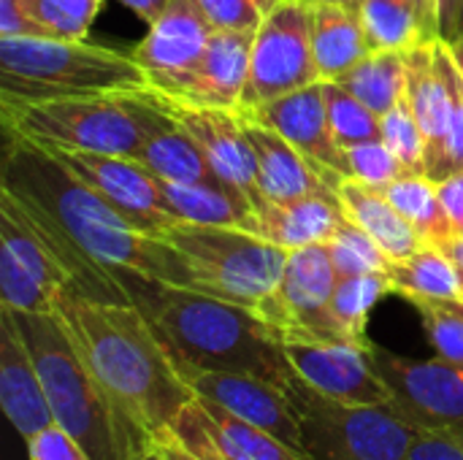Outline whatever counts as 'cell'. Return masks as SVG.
Returning a JSON list of instances; mask_svg holds the SVG:
<instances>
[{"label": "cell", "instance_id": "obj_1", "mask_svg": "<svg viewBox=\"0 0 463 460\" xmlns=\"http://www.w3.org/2000/svg\"><path fill=\"white\" fill-rule=\"evenodd\" d=\"M54 314L114 407L152 442L195 401V390L136 304L95 301L71 290L60 296Z\"/></svg>", "mask_w": 463, "mask_h": 460}, {"label": "cell", "instance_id": "obj_2", "mask_svg": "<svg viewBox=\"0 0 463 460\" xmlns=\"http://www.w3.org/2000/svg\"><path fill=\"white\" fill-rule=\"evenodd\" d=\"M3 187L41 209L92 260L114 274L193 290L190 268L168 241L138 230L41 144L5 133Z\"/></svg>", "mask_w": 463, "mask_h": 460}, {"label": "cell", "instance_id": "obj_3", "mask_svg": "<svg viewBox=\"0 0 463 460\" xmlns=\"http://www.w3.org/2000/svg\"><path fill=\"white\" fill-rule=\"evenodd\" d=\"M119 279L184 380L198 371H241L282 388L296 380L282 336L255 309L133 274H119Z\"/></svg>", "mask_w": 463, "mask_h": 460}, {"label": "cell", "instance_id": "obj_4", "mask_svg": "<svg viewBox=\"0 0 463 460\" xmlns=\"http://www.w3.org/2000/svg\"><path fill=\"white\" fill-rule=\"evenodd\" d=\"M22 342L38 369L52 418L92 460H138L152 450V437L128 420L98 385L62 320L33 312H14Z\"/></svg>", "mask_w": 463, "mask_h": 460}, {"label": "cell", "instance_id": "obj_5", "mask_svg": "<svg viewBox=\"0 0 463 460\" xmlns=\"http://www.w3.org/2000/svg\"><path fill=\"white\" fill-rule=\"evenodd\" d=\"M146 89H152L149 76L133 54L87 38H0V100L5 103L136 95Z\"/></svg>", "mask_w": 463, "mask_h": 460}, {"label": "cell", "instance_id": "obj_6", "mask_svg": "<svg viewBox=\"0 0 463 460\" xmlns=\"http://www.w3.org/2000/svg\"><path fill=\"white\" fill-rule=\"evenodd\" d=\"M160 239L187 263L193 290L255 312L277 290L290 255L258 233L225 225L174 222Z\"/></svg>", "mask_w": 463, "mask_h": 460}, {"label": "cell", "instance_id": "obj_7", "mask_svg": "<svg viewBox=\"0 0 463 460\" xmlns=\"http://www.w3.org/2000/svg\"><path fill=\"white\" fill-rule=\"evenodd\" d=\"M307 460H410L420 434L391 404L358 407L326 399L304 380L288 385Z\"/></svg>", "mask_w": 463, "mask_h": 460}, {"label": "cell", "instance_id": "obj_8", "mask_svg": "<svg viewBox=\"0 0 463 460\" xmlns=\"http://www.w3.org/2000/svg\"><path fill=\"white\" fill-rule=\"evenodd\" d=\"M3 130L38 144L133 157L141 152L144 133L125 95L60 98L41 103L0 100Z\"/></svg>", "mask_w": 463, "mask_h": 460}, {"label": "cell", "instance_id": "obj_9", "mask_svg": "<svg viewBox=\"0 0 463 460\" xmlns=\"http://www.w3.org/2000/svg\"><path fill=\"white\" fill-rule=\"evenodd\" d=\"M312 0H277L266 11L255 30L250 81L241 108H258L288 92L323 81L312 49Z\"/></svg>", "mask_w": 463, "mask_h": 460}, {"label": "cell", "instance_id": "obj_10", "mask_svg": "<svg viewBox=\"0 0 463 460\" xmlns=\"http://www.w3.org/2000/svg\"><path fill=\"white\" fill-rule=\"evenodd\" d=\"M336 282L339 274L326 244L290 249L285 274L258 314L282 342H350L331 306Z\"/></svg>", "mask_w": 463, "mask_h": 460}, {"label": "cell", "instance_id": "obj_11", "mask_svg": "<svg viewBox=\"0 0 463 460\" xmlns=\"http://www.w3.org/2000/svg\"><path fill=\"white\" fill-rule=\"evenodd\" d=\"M369 358L391 390V407L415 428L463 439V371L442 358H404L369 344Z\"/></svg>", "mask_w": 463, "mask_h": 460}, {"label": "cell", "instance_id": "obj_12", "mask_svg": "<svg viewBox=\"0 0 463 460\" xmlns=\"http://www.w3.org/2000/svg\"><path fill=\"white\" fill-rule=\"evenodd\" d=\"M41 146L49 149L71 174H76L84 184H90L100 198H106L119 214H125L138 230L160 236L165 228L176 222L163 201L157 176L149 168H144L138 160L65 149L52 144H41Z\"/></svg>", "mask_w": 463, "mask_h": 460}, {"label": "cell", "instance_id": "obj_13", "mask_svg": "<svg viewBox=\"0 0 463 460\" xmlns=\"http://www.w3.org/2000/svg\"><path fill=\"white\" fill-rule=\"evenodd\" d=\"M214 24L198 0H171L165 14L149 24L133 57L149 76L155 92L182 98L206 54Z\"/></svg>", "mask_w": 463, "mask_h": 460}, {"label": "cell", "instance_id": "obj_14", "mask_svg": "<svg viewBox=\"0 0 463 460\" xmlns=\"http://www.w3.org/2000/svg\"><path fill=\"white\" fill-rule=\"evenodd\" d=\"M155 95L184 125V130L203 146L212 168L225 182V187L239 201H244L252 211H258L266 203V195L260 190L258 163H255L252 146L247 141V133L239 122V114L228 111V108L184 103V100H176V98H168L160 92H155Z\"/></svg>", "mask_w": 463, "mask_h": 460}, {"label": "cell", "instance_id": "obj_15", "mask_svg": "<svg viewBox=\"0 0 463 460\" xmlns=\"http://www.w3.org/2000/svg\"><path fill=\"white\" fill-rule=\"evenodd\" d=\"M285 355L296 377L326 399L358 407L391 404V390L377 374L369 347L353 342H285Z\"/></svg>", "mask_w": 463, "mask_h": 460}, {"label": "cell", "instance_id": "obj_16", "mask_svg": "<svg viewBox=\"0 0 463 460\" xmlns=\"http://www.w3.org/2000/svg\"><path fill=\"white\" fill-rule=\"evenodd\" d=\"M125 100H128V106H130V111H133L136 122L141 125V133H144L141 152L136 155V160L144 168H149L155 176L168 179V182L220 187V190L231 192L225 187V182L217 176V171L212 168L203 146L157 100V95L152 89L136 92V95H125Z\"/></svg>", "mask_w": 463, "mask_h": 460}, {"label": "cell", "instance_id": "obj_17", "mask_svg": "<svg viewBox=\"0 0 463 460\" xmlns=\"http://www.w3.org/2000/svg\"><path fill=\"white\" fill-rule=\"evenodd\" d=\"M244 111H250L255 119H260L269 127H274L277 133H282L323 174V179L334 190H339V184L353 176L347 152L336 141L331 119H328L323 81H315V84L288 92L266 106L244 108Z\"/></svg>", "mask_w": 463, "mask_h": 460}, {"label": "cell", "instance_id": "obj_18", "mask_svg": "<svg viewBox=\"0 0 463 460\" xmlns=\"http://www.w3.org/2000/svg\"><path fill=\"white\" fill-rule=\"evenodd\" d=\"M187 385L198 399L225 407L304 455L301 420L288 388L241 371H198L187 377Z\"/></svg>", "mask_w": 463, "mask_h": 460}, {"label": "cell", "instance_id": "obj_19", "mask_svg": "<svg viewBox=\"0 0 463 460\" xmlns=\"http://www.w3.org/2000/svg\"><path fill=\"white\" fill-rule=\"evenodd\" d=\"M456 65L458 62L448 41L420 43L404 52V68H407L404 95L426 136V174L437 163L442 144H445V133H448V122L453 111Z\"/></svg>", "mask_w": 463, "mask_h": 460}, {"label": "cell", "instance_id": "obj_20", "mask_svg": "<svg viewBox=\"0 0 463 460\" xmlns=\"http://www.w3.org/2000/svg\"><path fill=\"white\" fill-rule=\"evenodd\" d=\"M236 114L252 146L260 190L266 201H293V198H309V195L339 201L336 190L323 179V174L282 133L255 119L244 108H239Z\"/></svg>", "mask_w": 463, "mask_h": 460}, {"label": "cell", "instance_id": "obj_21", "mask_svg": "<svg viewBox=\"0 0 463 460\" xmlns=\"http://www.w3.org/2000/svg\"><path fill=\"white\" fill-rule=\"evenodd\" d=\"M0 404L24 442L54 423L38 369L5 306H0Z\"/></svg>", "mask_w": 463, "mask_h": 460}, {"label": "cell", "instance_id": "obj_22", "mask_svg": "<svg viewBox=\"0 0 463 460\" xmlns=\"http://www.w3.org/2000/svg\"><path fill=\"white\" fill-rule=\"evenodd\" d=\"M252 41L255 33L247 30H214L187 92L176 100L239 111L250 81Z\"/></svg>", "mask_w": 463, "mask_h": 460}, {"label": "cell", "instance_id": "obj_23", "mask_svg": "<svg viewBox=\"0 0 463 460\" xmlns=\"http://www.w3.org/2000/svg\"><path fill=\"white\" fill-rule=\"evenodd\" d=\"M342 220V203L334 198L309 195L293 201H266L255 211L252 233L282 249H301L312 244H326Z\"/></svg>", "mask_w": 463, "mask_h": 460}, {"label": "cell", "instance_id": "obj_24", "mask_svg": "<svg viewBox=\"0 0 463 460\" xmlns=\"http://www.w3.org/2000/svg\"><path fill=\"white\" fill-rule=\"evenodd\" d=\"M345 217L361 225L391 260L407 258L423 247H429L420 233L402 217V211L385 198L383 190L369 187L358 179H345L336 190Z\"/></svg>", "mask_w": 463, "mask_h": 460}, {"label": "cell", "instance_id": "obj_25", "mask_svg": "<svg viewBox=\"0 0 463 460\" xmlns=\"http://www.w3.org/2000/svg\"><path fill=\"white\" fill-rule=\"evenodd\" d=\"M312 49L323 81L342 79L366 54H372L358 8L339 3H315Z\"/></svg>", "mask_w": 463, "mask_h": 460}, {"label": "cell", "instance_id": "obj_26", "mask_svg": "<svg viewBox=\"0 0 463 460\" xmlns=\"http://www.w3.org/2000/svg\"><path fill=\"white\" fill-rule=\"evenodd\" d=\"M391 293L402 298L463 301V279L456 263L439 247H423L385 268Z\"/></svg>", "mask_w": 463, "mask_h": 460}, {"label": "cell", "instance_id": "obj_27", "mask_svg": "<svg viewBox=\"0 0 463 460\" xmlns=\"http://www.w3.org/2000/svg\"><path fill=\"white\" fill-rule=\"evenodd\" d=\"M198 409L209 437L228 460H307L298 450L288 447L269 431L241 420L214 401L198 399Z\"/></svg>", "mask_w": 463, "mask_h": 460}, {"label": "cell", "instance_id": "obj_28", "mask_svg": "<svg viewBox=\"0 0 463 460\" xmlns=\"http://www.w3.org/2000/svg\"><path fill=\"white\" fill-rule=\"evenodd\" d=\"M163 201L176 222H193V225H225V228H244L252 233L255 211L233 198L231 192L220 187H203V184H179L160 179Z\"/></svg>", "mask_w": 463, "mask_h": 460}, {"label": "cell", "instance_id": "obj_29", "mask_svg": "<svg viewBox=\"0 0 463 460\" xmlns=\"http://www.w3.org/2000/svg\"><path fill=\"white\" fill-rule=\"evenodd\" d=\"M383 192L429 247H442L453 236L437 182L426 174H404L383 187Z\"/></svg>", "mask_w": 463, "mask_h": 460}, {"label": "cell", "instance_id": "obj_30", "mask_svg": "<svg viewBox=\"0 0 463 460\" xmlns=\"http://www.w3.org/2000/svg\"><path fill=\"white\" fill-rule=\"evenodd\" d=\"M336 81L383 117L404 98V87H407L404 54L402 52H372Z\"/></svg>", "mask_w": 463, "mask_h": 460}, {"label": "cell", "instance_id": "obj_31", "mask_svg": "<svg viewBox=\"0 0 463 460\" xmlns=\"http://www.w3.org/2000/svg\"><path fill=\"white\" fill-rule=\"evenodd\" d=\"M361 22L372 52H410L420 43H431L415 14L404 0H364Z\"/></svg>", "mask_w": 463, "mask_h": 460}, {"label": "cell", "instance_id": "obj_32", "mask_svg": "<svg viewBox=\"0 0 463 460\" xmlns=\"http://www.w3.org/2000/svg\"><path fill=\"white\" fill-rule=\"evenodd\" d=\"M391 293V282L385 271L374 274H355V277H339L336 290H334V317L345 336L361 347H369L366 325L372 309Z\"/></svg>", "mask_w": 463, "mask_h": 460}, {"label": "cell", "instance_id": "obj_33", "mask_svg": "<svg viewBox=\"0 0 463 460\" xmlns=\"http://www.w3.org/2000/svg\"><path fill=\"white\" fill-rule=\"evenodd\" d=\"M323 92H326V106H328V119H331L334 136L345 152L350 146L383 138L380 114L372 111L353 92H347L339 81H323Z\"/></svg>", "mask_w": 463, "mask_h": 460}, {"label": "cell", "instance_id": "obj_34", "mask_svg": "<svg viewBox=\"0 0 463 460\" xmlns=\"http://www.w3.org/2000/svg\"><path fill=\"white\" fill-rule=\"evenodd\" d=\"M49 38L84 41L106 0H19Z\"/></svg>", "mask_w": 463, "mask_h": 460}, {"label": "cell", "instance_id": "obj_35", "mask_svg": "<svg viewBox=\"0 0 463 460\" xmlns=\"http://www.w3.org/2000/svg\"><path fill=\"white\" fill-rule=\"evenodd\" d=\"M326 247L331 252V260H334V268H336L339 277L385 271L388 263H391L385 249L361 225H355L350 217H345L339 222L334 236L326 241Z\"/></svg>", "mask_w": 463, "mask_h": 460}, {"label": "cell", "instance_id": "obj_36", "mask_svg": "<svg viewBox=\"0 0 463 460\" xmlns=\"http://www.w3.org/2000/svg\"><path fill=\"white\" fill-rule=\"evenodd\" d=\"M380 127L383 141L399 157L404 174H426V136L407 95L388 114L380 117Z\"/></svg>", "mask_w": 463, "mask_h": 460}, {"label": "cell", "instance_id": "obj_37", "mask_svg": "<svg viewBox=\"0 0 463 460\" xmlns=\"http://www.w3.org/2000/svg\"><path fill=\"white\" fill-rule=\"evenodd\" d=\"M152 447L160 450L168 460H225L203 426L198 399L187 404V409L176 418L174 428L160 434Z\"/></svg>", "mask_w": 463, "mask_h": 460}, {"label": "cell", "instance_id": "obj_38", "mask_svg": "<svg viewBox=\"0 0 463 460\" xmlns=\"http://www.w3.org/2000/svg\"><path fill=\"white\" fill-rule=\"evenodd\" d=\"M423 323L426 339L437 358L458 366L463 371V314H458L448 301H431V298H407Z\"/></svg>", "mask_w": 463, "mask_h": 460}, {"label": "cell", "instance_id": "obj_39", "mask_svg": "<svg viewBox=\"0 0 463 460\" xmlns=\"http://www.w3.org/2000/svg\"><path fill=\"white\" fill-rule=\"evenodd\" d=\"M0 304L14 312L49 314L57 309V296H52L8 252L0 249Z\"/></svg>", "mask_w": 463, "mask_h": 460}, {"label": "cell", "instance_id": "obj_40", "mask_svg": "<svg viewBox=\"0 0 463 460\" xmlns=\"http://www.w3.org/2000/svg\"><path fill=\"white\" fill-rule=\"evenodd\" d=\"M347 160H350V179H358L369 187H388L393 179L404 176V168L399 163V157L391 152V146L380 138V141H366L358 146L347 149Z\"/></svg>", "mask_w": 463, "mask_h": 460}, {"label": "cell", "instance_id": "obj_41", "mask_svg": "<svg viewBox=\"0 0 463 460\" xmlns=\"http://www.w3.org/2000/svg\"><path fill=\"white\" fill-rule=\"evenodd\" d=\"M463 171V73L456 65L453 73V111H450V122H448V133H445V144L442 152L437 157V163L429 168V179L442 182L453 174Z\"/></svg>", "mask_w": 463, "mask_h": 460}, {"label": "cell", "instance_id": "obj_42", "mask_svg": "<svg viewBox=\"0 0 463 460\" xmlns=\"http://www.w3.org/2000/svg\"><path fill=\"white\" fill-rule=\"evenodd\" d=\"M214 30H247L255 33L266 16L258 0H198Z\"/></svg>", "mask_w": 463, "mask_h": 460}, {"label": "cell", "instance_id": "obj_43", "mask_svg": "<svg viewBox=\"0 0 463 460\" xmlns=\"http://www.w3.org/2000/svg\"><path fill=\"white\" fill-rule=\"evenodd\" d=\"M24 445H27L30 460H92L84 453V447L57 423H52L49 428H43Z\"/></svg>", "mask_w": 463, "mask_h": 460}, {"label": "cell", "instance_id": "obj_44", "mask_svg": "<svg viewBox=\"0 0 463 460\" xmlns=\"http://www.w3.org/2000/svg\"><path fill=\"white\" fill-rule=\"evenodd\" d=\"M0 38H49L19 0H0Z\"/></svg>", "mask_w": 463, "mask_h": 460}, {"label": "cell", "instance_id": "obj_45", "mask_svg": "<svg viewBox=\"0 0 463 460\" xmlns=\"http://www.w3.org/2000/svg\"><path fill=\"white\" fill-rule=\"evenodd\" d=\"M410 460H463V439L420 431L412 445Z\"/></svg>", "mask_w": 463, "mask_h": 460}, {"label": "cell", "instance_id": "obj_46", "mask_svg": "<svg viewBox=\"0 0 463 460\" xmlns=\"http://www.w3.org/2000/svg\"><path fill=\"white\" fill-rule=\"evenodd\" d=\"M437 190H439L445 214L450 220L453 236H463V171L437 182Z\"/></svg>", "mask_w": 463, "mask_h": 460}, {"label": "cell", "instance_id": "obj_47", "mask_svg": "<svg viewBox=\"0 0 463 460\" xmlns=\"http://www.w3.org/2000/svg\"><path fill=\"white\" fill-rule=\"evenodd\" d=\"M439 30L442 41H463V0H439Z\"/></svg>", "mask_w": 463, "mask_h": 460}, {"label": "cell", "instance_id": "obj_48", "mask_svg": "<svg viewBox=\"0 0 463 460\" xmlns=\"http://www.w3.org/2000/svg\"><path fill=\"white\" fill-rule=\"evenodd\" d=\"M415 8L423 30H426V38L431 43L442 41V30H439V0H404Z\"/></svg>", "mask_w": 463, "mask_h": 460}, {"label": "cell", "instance_id": "obj_49", "mask_svg": "<svg viewBox=\"0 0 463 460\" xmlns=\"http://www.w3.org/2000/svg\"><path fill=\"white\" fill-rule=\"evenodd\" d=\"M125 8H130L141 22H146V24H155L163 14H165V8L171 5V0H119Z\"/></svg>", "mask_w": 463, "mask_h": 460}, {"label": "cell", "instance_id": "obj_50", "mask_svg": "<svg viewBox=\"0 0 463 460\" xmlns=\"http://www.w3.org/2000/svg\"><path fill=\"white\" fill-rule=\"evenodd\" d=\"M439 249H442V252L456 263V268L461 271V279H463V236H450Z\"/></svg>", "mask_w": 463, "mask_h": 460}, {"label": "cell", "instance_id": "obj_51", "mask_svg": "<svg viewBox=\"0 0 463 460\" xmlns=\"http://www.w3.org/2000/svg\"><path fill=\"white\" fill-rule=\"evenodd\" d=\"M450 49H453V57H456V62H458V68H461V73H463V41L450 43Z\"/></svg>", "mask_w": 463, "mask_h": 460}, {"label": "cell", "instance_id": "obj_52", "mask_svg": "<svg viewBox=\"0 0 463 460\" xmlns=\"http://www.w3.org/2000/svg\"><path fill=\"white\" fill-rule=\"evenodd\" d=\"M312 3H339V5H350V8H361L364 0H312Z\"/></svg>", "mask_w": 463, "mask_h": 460}, {"label": "cell", "instance_id": "obj_53", "mask_svg": "<svg viewBox=\"0 0 463 460\" xmlns=\"http://www.w3.org/2000/svg\"><path fill=\"white\" fill-rule=\"evenodd\" d=\"M138 460H168V458H165V455H163L160 450H155V447H152V450H149V453H146L144 458H138Z\"/></svg>", "mask_w": 463, "mask_h": 460}, {"label": "cell", "instance_id": "obj_54", "mask_svg": "<svg viewBox=\"0 0 463 460\" xmlns=\"http://www.w3.org/2000/svg\"><path fill=\"white\" fill-rule=\"evenodd\" d=\"M448 304H450L458 314H463V301H448Z\"/></svg>", "mask_w": 463, "mask_h": 460}, {"label": "cell", "instance_id": "obj_55", "mask_svg": "<svg viewBox=\"0 0 463 460\" xmlns=\"http://www.w3.org/2000/svg\"><path fill=\"white\" fill-rule=\"evenodd\" d=\"M258 3H260V5H263V11H269V8H271V5H274V3H277V0H258Z\"/></svg>", "mask_w": 463, "mask_h": 460}, {"label": "cell", "instance_id": "obj_56", "mask_svg": "<svg viewBox=\"0 0 463 460\" xmlns=\"http://www.w3.org/2000/svg\"><path fill=\"white\" fill-rule=\"evenodd\" d=\"M222 458H225V455H222ZM225 460H228V458H225Z\"/></svg>", "mask_w": 463, "mask_h": 460}]
</instances>
